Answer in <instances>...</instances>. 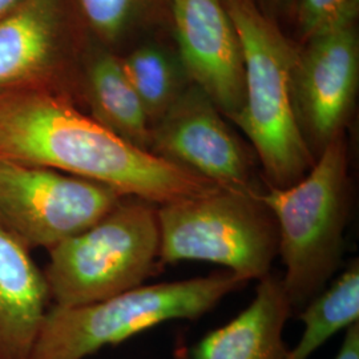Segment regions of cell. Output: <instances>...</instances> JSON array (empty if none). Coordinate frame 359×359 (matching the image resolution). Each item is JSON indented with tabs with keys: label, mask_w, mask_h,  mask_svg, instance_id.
<instances>
[{
	"label": "cell",
	"mask_w": 359,
	"mask_h": 359,
	"mask_svg": "<svg viewBox=\"0 0 359 359\" xmlns=\"http://www.w3.org/2000/svg\"><path fill=\"white\" fill-rule=\"evenodd\" d=\"M0 158L96 181L158 206L221 189L35 86L0 90Z\"/></svg>",
	"instance_id": "obj_1"
},
{
	"label": "cell",
	"mask_w": 359,
	"mask_h": 359,
	"mask_svg": "<svg viewBox=\"0 0 359 359\" xmlns=\"http://www.w3.org/2000/svg\"><path fill=\"white\" fill-rule=\"evenodd\" d=\"M244 59V130L264 169L266 187L287 188L314 165L299 127L295 92L299 57L253 0H222Z\"/></svg>",
	"instance_id": "obj_2"
},
{
	"label": "cell",
	"mask_w": 359,
	"mask_h": 359,
	"mask_svg": "<svg viewBox=\"0 0 359 359\" xmlns=\"http://www.w3.org/2000/svg\"><path fill=\"white\" fill-rule=\"evenodd\" d=\"M278 228L283 286L293 308L306 306L341 264L351 210L344 132L329 142L308 173L287 188L258 193Z\"/></svg>",
	"instance_id": "obj_3"
},
{
	"label": "cell",
	"mask_w": 359,
	"mask_h": 359,
	"mask_svg": "<svg viewBox=\"0 0 359 359\" xmlns=\"http://www.w3.org/2000/svg\"><path fill=\"white\" fill-rule=\"evenodd\" d=\"M246 281L217 271L185 281L139 286L100 302L48 309L29 359H84L156 325L196 321Z\"/></svg>",
	"instance_id": "obj_4"
},
{
	"label": "cell",
	"mask_w": 359,
	"mask_h": 359,
	"mask_svg": "<svg viewBox=\"0 0 359 359\" xmlns=\"http://www.w3.org/2000/svg\"><path fill=\"white\" fill-rule=\"evenodd\" d=\"M157 209L123 196L87 231L51 249L43 273L53 306L100 302L142 286L161 270Z\"/></svg>",
	"instance_id": "obj_5"
},
{
	"label": "cell",
	"mask_w": 359,
	"mask_h": 359,
	"mask_svg": "<svg viewBox=\"0 0 359 359\" xmlns=\"http://www.w3.org/2000/svg\"><path fill=\"white\" fill-rule=\"evenodd\" d=\"M258 193L221 188L158 206L161 264L212 262L246 283L268 276L278 228Z\"/></svg>",
	"instance_id": "obj_6"
},
{
	"label": "cell",
	"mask_w": 359,
	"mask_h": 359,
	"mask_svg": "<svg viewBox=\"0 0 359 359\" xmlns=\"http://www.w3.org/2000/svg\"><path fill=\"white\" fill-rule=\"evenodd\" d=\"M121 197L96 181L0 158V229L28 250L50 252L87 231Z\"/></svg>",
	"instance_id": "obj_7"
},
{
	"label": "cell",
	"mask_w": 359,
	"mask_h": 359,
	"mask_svg": "<svg viewBox=\"0 0 359 359\" xmlns=\"http://www.w3.org/2000/svg\"><path fill=\"white\" fill-rule=\"evenodd\" d=\"M149 152L219 188L261 192L253 157L196 86L184 90L151 128Z\"/></svg>",
	"instance_id": "obj_8"
},
{
	"label": "cell",
	"mask_w": 359,
	"mask_h": 359,
	"mask_svg": "<svg viewBox=\"0 0 359 359\" xmlns=\"http://www.w3.org/2000/svg\"><path fill=\"white\" fill-rule=\"evenodd\" d=\"M358 83V39L354 23L310 39L298 62L295 105L313 156L344 132Z\"/></svg>",
	"instance_id": "obj_9"
},
{
	"label": "cell",
	"mask_w": 359,
	"mask_h": 359,
	"mask_svg": "<svg viewBox=\"0 0 359 359\" xmlns=\"http://www.w3.org/2000/svg\"><path fill=\"white\" fill-rule=\"evenodd\" d=\"M180 55L194 86L234 123L244 107V59L222 0H173Z\"/></svg>",
	"instance_id": "obj_10"
},
{
	"label": "cell",
	"mask_w": 359,
	"mask_h": 359,
	"mask_svg": "<svg viewBox=\"0 0 359 359\" xmlns=\"http://www.w3.org/2000/svg\"><path fill=\"white\" fill-rule=\"evenodd\" d=\"M51 299L31 250L0 229V359H29Z\"/></svg>",
	"instance_id": "obj_11"
},
{
	"label": "cell",
	"mask_w": 359,
	"mask_h": 359,
	"mask_svg": "<svg viewBox=\"0 0 359 359\" xmlns=\"http://www.w3.org/2000/svg\"><path fill=\"white\" fill-rule=\"evenodd\" d=\"M292 310L283 277L269 273L259 280L250 305L206 334L191 347L187 359H283L287 351L283 327Z\"/></svg>",
	"instance_id": "obj_12"
},
{
	"label": "cell",
	"mask_w": 359,
	"mask_h": 359,
	"mask_svg": "<svg viewBox=\"0 0 359 359\" xmlns=\"http://www.w3.org/2000/svg\"><path fill=\"white\" fill-rule=\"evenodd\" d=\"M57 25V0H26L0 19V90L31 87L50 68Z\"/></svg>",
	"instance_id": "obj_13"
},
{
	"label": "cell",
	"mask_w": 359,
	"mask_h": 359,
	"mask_svg": "<svg viewBox=\"0 0 359 359\" xmlns=\"http://www.w3.org/2000/svg\"><path fill=\"white\" fill-rule=\"evenodd\" d=\"M86 99L92 118L144 151L151 145V123L121 62L103 56L90 68Z\"/></svg>",
	"instance_id": "obj_14"
},
{
	"label": "cell",
	"mask_w": 359,
	"mask_h": 359,
	"mask_svg": "<svg viewBox=\"0 0 359 359\" xmlns=\"http://www.w3.org/2000/svg\"><path fill=\"white\" fill-rule=\"evenodd\" d=\"M305 330L283 359H309L333 335L359 320V264L355 259L327 290L313 298L299 314Z\"/></svg>",
	"instance_id": "obj_15"
},
{
	"label": "cell",
	"mask_w": 359,
	"mask_h": 359,
	"mask_svg": "<svg viewBox=\"0 0 359 359\" xmlns=\"http://www.w3.org/2000/svg\"><path fill=\"white\" fill-rule=\"evenodd\" d=\"M121 65L152 127L184 92L175 65L165 52L154 46L139 48Z\"/></svg>",
	"instance_id": "obj_16"
},
{
	"label": "cell",
	"mask_w": 359,
	"mask_h": 359,
	"mask_svg": "<svg viewBox=\"0 0 359 359\" xmlns=\"http://www.w3.org/2000/svg\"><path fill=\"white\" fill-rule=\"evenodd\" d=\"M357 13L358 0H299V22L309 39L354 23Z\"/></svg>",
	"instance_id": "obj_17"
},
{
	"label": "cell",
	"mask_w": 359,
	"mask_h": 359,
	"mask_svg": "<svg viewBox=\"0 0 359 359\" xmlns=\"http://www.w3.org/2000/svg\"><path fill=\"white\" fill-rule=\"evenodd\" d=\"M90 25L107 38L117 36L139 11L142 0H80Z\"/></svg>",
	"instance_id": "obj_18"
},
{
	"label": "cell",
	"mask_w": 359,
	"mask_h": 359,
	"mask_svg": "<svg viewBox=\"0 0 359 359\" xmlns=\"http://www.w3.org/2000/svg\"><path fill=\"white\" fill-rule=\"evenodd\" d=\"M335 359H359V322L348 326Z\"/></svg>",
	"instance_id": "obj_19"
},
{
	"label": "cell",
	"mask_w": 359,
	"mask_h": 359,
	"mask_svg": "<svg viewBox=\"0 0 359 359\" xmlns=\"http://www.w3.org/2000/svg\"><path fill=\"white\" fill-rule=\"evenodd\" d=\"M23 1L26 0H0V19L13 13L15 8H18Z\"/></svg>",
	"instance_id": "obj_20"
}]
</instances>
